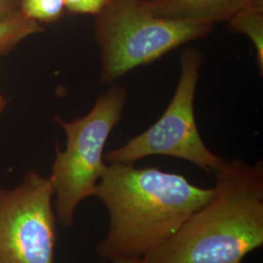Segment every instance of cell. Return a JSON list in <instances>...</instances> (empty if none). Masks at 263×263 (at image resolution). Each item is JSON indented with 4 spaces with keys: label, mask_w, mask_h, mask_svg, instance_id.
Here are the masks:
<instances>
[{
    "label": "cell",
    "mask_w": 263,
    "mask_h": 263,
    "mask_svg": "<svg viewBox=\"0 0 263 263\" xmlns=\"http://www.w3.org/2000/svg\"><path fill=\"white\" fill-rule=\"evenodd\" d=\"M53 195L51 179L34 171L17 187L0 189V263H54Z\"/></svg>",
    "instance_id": "cell-6"
},
{
    "label": "cell",
    "mask_w": 263,
    "mask_h": 263,
    "mask_svg": "<svg viewBox=\"0 0 263 263\" xmlns=\"http://www.w3.org/2000/svg\"><path fill=\"white\" fill-rule=\"evenodd\" d=\"M101 263H145L141 259H127V258H122V259H116L112 261H102Z\"/></svg>",
    "instance_id": "cell-13"
},
{
    "label": "cell",
    "mask_w": 263,
    "mask_h": 263,
    "mask_svg": "<svg viewBox=\"0 0 263 263\" xmlns=\"http://www.w3.org/2000/svg\"><path fill=\"white\" fill-rule=\"evenodd\" d=\"M216 193L145 263H242L263 246V163L224 161Z\"/></svg>",
    "instance_id": "cell-2"
},
{
    "label": "cell",
    "mask_w": 263,
    "mask_h": 263,
    "mask_svg": "<svg viewBox=\"0 0 263 263\" xmlns=\"http://www.w3.org/2000/svg\"><path fill=\"white\" fill-rule=\"evenodd\" d=\"M215 25L162 19L145 0H107L95 21L101 58V82L110 84L139 66L204 37Z\"/></svg>",
    "instance_id": "cell-3"
},
{
    "label": "cell",
    "mask_w": 263,
    "mask_h": 263,
    "mask_svg": "<svg viewBox=\"0 0 263 263\" xmlns=\"http://www.w3.org/2000/svg\"><path fill=\"white\" fill-rule=\"evenodd\" d=\"M19 10V0H0V19Z\"/></svg>",
    "instance_id": "cell-12"
},
{
    "label": "cell",
    "mask_w": 263,
    "mask_h": 263,
    "mask_svg": "<svg viewBox=\"0 0 263 263\" xmlns=\"http://www.w3.org/2000/svg\"><path fill=\"white\" fill-rule=\"evenodd\" d=\"M107 0H64L66 10L73 14L97 16L104 9Z\"/></svg>",
    "instance_id": "cell-11"
},
{
    "label": "cell",
    "mask_w": 263,
    "mask_h": 263,
    "mask_svg": "<svg viewBox=\"0 0 263 263\" xmlns=\"http://www.w3.org/2000/svg\"><path fill=\"white\" fill-rule=\"evenodd\" d=\"M227 23L233 30L248 36L254 43L257 67L262 76L263 0H248Z\"/></svg>",
    "instance_id": "cell-8"
},
{
    "label": "cell",
    "mask_w": 263,
    "mask_h": 263,
    "mask_svg": "<svg viewBox=\"0 0 263 263\" xmlns=\"http://www.w3.org/2000/svg\"><path fill=\"white\" fill-rule=\"evenodd\" d=\"M42 30L40 24L25 16L20 10L1 18L0 55L8 54L23 39Z\"/></svg>",
    "instance_id": "cell-9"
},
{
    "label": "cell",
    "mask_w": 263,
    "mask_h": 263,
    "mask_svg": "<svg viewBox=\"0 0 263 263\" xmlns=\"http://www.w3.org/2000/svg\"><path fill=\"white\" fill-rule=\"evenodd\" d=\"M126 101L127 90L113 84L84 117L70 122L55 117L66 135V149L57 148L50 177L56 195L57 218L62 226H72L78 205L94 196L106 167L104 146L113 128L122 119Z\"/></svg>",
    "instance_id": "cell-4"
},
{
    "label": "cell",
    "mask_w": 263,
    "mask_h": 263,
    "mask_svg": "<svg viewBox=\"0 0 263 263\" xmlns=\"http://www.w3.org/2000/svg\"><path fill=\"white\" fill-rule=\"evenodd\" d=\"M6 105H7V101L5 100V98L2 95L0 94V114L3 112Z\"/></svg>",
    "instance_id": "cell-14"
},
{
    "label": "cell",
    "mask_w": 263,
    "mask_h": 263,
    "mask_svg": "<svg viewBox=\"0 0 263 263\" xmlns=\"http://www.w3.org/2000/svg\"><path fill=\"white\" fill-rule=\"evenodd\" d=\"M204 56L197 48L188 47L180 56V76L167 109L151 128L124 145L104 153L109 163L133 164L147 156L164 155L185 160L209 173L224 162L210 151L198 130L194 99Z\"/></svg>",
    "instance_id": "cell-5"
},
{
    "label": "cell",
    "mask_w": 263,
    "mask_h": 263,
    "mask_svg": "<svg viewBox=\"0 0 263 263\" xmlns=\"http://www.w3.org/2000/svg\"><path fill=\"white\" fill-rule=\"evenodd\" d=\"M215 193V187H198L182 175L109 163L94 193L108 212L109 227L95 251L103 261L143 260Z\"/></svg>",
    "instance_id": "cell-1"
},
{
    "label": "cell",
    "mask_w": 263,
    "mask_h": 263,
    "mask_svg": "<svg viewBox=\"0 0 263 263\" xmlns=\"http://www.w3.org/2000/svg\"><path fill=\"white\" fill-rule=\"evenodd\" d=\"M19 10L38 24H50L64 16L66 7L64 0H19Z\"/></svg>",
    "instance_id": "cell-10"
},
{
    "label": "cell",
    "mask_w": 263,
    "mask_h": 263,
    "mask_svg": "<svg viewBox=\"0 0 263 263\" xmlns=\"http://www.w3.org/2000/svg\"><path fill=\"white\" fill-rule=\"evenodd\" d=\"M248 0H145L151 13L162 19L215 25L228 22Z\"/></svg>",
    "instance_id": "cell-7"
}]
</instances>
